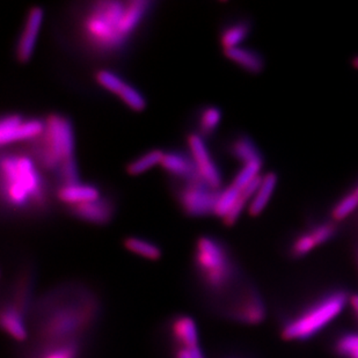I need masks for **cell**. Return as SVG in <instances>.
Returning a JSON list of instances; mask_svg holds the SVG:
<instances>
[{
  "label": "cell",
  "instance_id": "cell-25",
  "mask_svg": "<svg viewBox=\"0 0 358 358\" xmlns=\"http://www.w3.org/2000/svg\"><path fill=\"white\" fill-rule=\"evenodd\" d=\"M199 130L201 132V137H209L213 135V132L216 131L217 127L220 125V120H222V112L220 108H217L215 106H208L199 112Z\"/></svg>",
  "mask_w": 358,
  "mask_h": 358
},
{
  "label": "cell",
  "instance_id": "cell-31",
  "mask_svg": "<svg viewBox=\"0 0 358 358\" xmlns=\"http://www.w3.org/2000/svg\"><path fill=\"white\" fill-rule=\"evenodd\" d=\"M264 166V159L254 160L243 166L237 176L234 178L232 185L238 187L240 189H243L245 187L248 186L253 180L260 176V171Z\"/></svg>",
  "mask_w": 358,
  "mask_h": 358
},
{
  "label": "cell",
  "instance_id": "cell-4",
  "mask_svg": "<svg viewBox=\"0 0 358 358\" xmlns=\"http://www.w3.org/2000/svg\"><path fill=\"white\" fill-rule=\"evenodd\" d=\"M194 271L203 294L216 310L241 289L240 271L232 253L216 238L203 236L197 239Z\"/></svg>",
  "mask_w": 358,
  "mask_h": 358
},
{
  "label": "cell",
  "instance_id": "cell-14",
  "mask_svg": "<svg viewBox=\"0 0 358 358\" xmlns=\"http://www.w3.org/2000/svg\"><path fill=\"white\" fill-rule=\"evenodd\" d=\"M167 334L172 348H192L199 345L196 321L190 315H178L169 319Z\"/></svg>",
  "mask_w": 358,
  "mask_h": 358
},
{
  "label": "cell",
  "instance_id": "cell-36",
  "mask_svg": "<svg viewBox=\"0 0 358 358\" xmlns=\"http://www.w3.org/2000/svg\"><path fill=\"white\" fill-rule=\"evenodd\" d=\"M222 358H241V357H239V356L227 355V356H224V357H222Z\"/></svg>",
  "mask_w": 358,
  "mask_h": 358
},
{
  "label": "cell",
  "instance_id": "cell-22",
  "mask_svg": "<svg viewBox=\"0 0 358 358\" xmlns=\"http://www.w3.org/2000/svg\"><path fill=\"white\" fill-rule=\"evenodd\" d=\"M250 22L246 19L234 21L227 24L220 31V44L224 50L240 47L239 44L246 40L250 33Z\"/></svg>",
  "mask_w": 358,
  "mask_h": 358
},
{
  "label": "cell",
  "instance_id": "cell-32",
  "mask_svg": "<svg viewBox=\"0 0 358 358\" xmlns=\"http://www.w3.org/2000/svg\"><path fill=\"white\" fill-rule=\"evenodd\" d=\"M173 358H193L189 348H172Z\"/></svg>",
  "mask_w": 358,
  "mask_h": 358
},
{
  "label": "cell",
  "instance_id": "cell-8",
  "mask_svg": "<svg viewBox=\"0 0 358 358\" xmlns=\"http://www.w3.org/2000/svg\"><path fill=\"white\" fill-rule=\"evenodd\" d=\"M220 190L210 188L203 181L181 183L178 189V201L183 213L192 217L215 215Z\"/></svg>",
  "mask_w": 358,
  "mask_h": 358
},
{
  "label": "cell",
  "instance_id": "cell-11",
  "mask_svg": "<svg viewBox=\"0 0 358 358\" xmlns=\"http://www.w3.org/2000/svg\"><path fill=\"white\" fill-rule=\"evenodd\" d=\"M95 79L101 87L117 95L132 110L142 112L145 109L146 100L142 93L114 72L109 70H100L96 72Z\"/></svg>",
  "mask_w": 358,
  "mask_h": 358
},
{
  "label": "cell",
  "instance_id": "cell-28",
  "mask_svg": "<svg viewBox=\"0 0 358 358\" xmlns=\"http://www.w3.org/2000/svg\"><path fill=\"white\" fill-rule=\"evenodd\" d=\"M317 247H319L318 243L308 229L294 237L289 246V254L294 259H301L311 253Z\"/></svg>",
  "mask_w": 358,
  "mask_h": 358
},
{
  "label": "cell",
  "instance_id": "cell-2",
  "mask_svg": "<svg viewBox=\"0 0 358 358\" xmlns=\"http://www.w3.org/2000/svg\"><path fill=\"white\" fill-rule=\"evenodd\" d=\"M153 5L148 0H99L88 3L79 17V38L93 54H121L149 17Z\"/></svg>",
  "mask_w": 358,
  "mask_h": 358
},
{
  "label": "cell",
  "instance_id": "cell-20",
  "mask_svg": "<svg viewBox=\"0 0 358 358\" xmlns=\"http://www.w3.org/2000/svg\"><path fill=\"white\" fill-rule=\"evenodd\" d=\"M229 59L239 65L245 71L257 75L264 69V59L260 52L248 48L237 47L224 50Z\"/></svg>",
  "mask_w": 358,
  "mask_h": 358
},
{
  "label": "cell",
  "instance_id": "cell-34",
  "mask_svg": "<svg viewBox=\"0 0 358 358\" xmlns=\"http://www.w3.org/2000/svg\"><path fill=\"white\" fill-rule=\"evenodd\" d=\"M352 65H354V68L358 69V56L352 59Z\"/></svg>",
  "mask_w": 358,
  "mask_h": 358
},
{
  "label": "cell",
  "instance_id": "cell-17",
  "mask_svg": "<svg viewBox=\"0 0 358 358\" xmlns=\"http://www.w3.org/2000/svg\"><path fill=\"white\" fill-rule=\"evenodd\" d=\"M85 340L35 343L27 358H83Z\"/></svg>",
  "mask_w": 358,
  "mask_h": 358
},
{
  "label": "cell",
  "instance_id": "cell-6",
  "mask_svg": "<svg viewBox=\"0 0 358 358\" xmlns=\"http://www.w3.org/2000/svg\"><path fill=\"white\" fill-rule=\"evenodd\" d=\"M40 137L31 144L29 155L41 171L56 174L65 162L75 159V134L70 120L59 114H51Z\"/></svg>",
  "mask_w": 358,
  "mask_h": 358
},
{
  "label": "cell",
  "instance_id": "cell-19",
  "mask_svg": "<svg viewBox=\"0 0 358 358\" xmlns=\"http://www.w3.org/2000/svg\"><path fill=\"white\" fill-rule=\"evenodd\" d=\"M57 197L62 203L71 206L79 204V203L99 199V197H101V194H100V190L93 185L78 182L68 185V186L58 187Z\"/></svg>",
  "mask_w": 358,
  "mask_h": 358
},
{
  "label": "cell",
  "instance_id": "cell-18",
  "mask_svg": "<svg viewBox=\"0 0 358 358\" xmlns=\"http://www.w3.org/2000/svg\"><path fill=\"white\" fill-rule=\"evenodd\" d=\"M27 318L15 308L8 305L1 304L0 311V324L3 333H6L14 341L24 342L28 338V328L26 324Z\"/></svg>",
  "mask_w": 358,
  "mask_h": 358
},
{
  "label": "cell",
  "instance_id": "cell-9",
  "mask_svg": "<svg viewBox=\"0 0 358 358\" xmlns=\"http://www.w3.org/2000/svg\"><path fill=\"white\" fill-rule=\"evenodd\" d=\"M45 128V121L24 119L19 114H7L0 121V143L6 146L20 141H31L40 137Z\"/></svg>",
  "mask_w": 358,
  "mask_h": 358
},
{
  "label": "cell",
  "instance_id": "cell-23",
  "mask_svg": "<svg viewBox=\"0 0 358 358\" xmlns=\"http://www.w3.org/2000/svg\"><path fill=\"white\" fill-rule=\"evenodd\" d=\"M229 151L234 159L243 162V165L254 160L264 159L255 142L246 135H239L236 137L231 142Z\"/></svg>",
  "mask_w": 358,
  "mask_h": 358
},
{
  "label": "cell",
  "instance_id": "cell-30",
  "mask_svg": "<svg viewBox=\"0 0 358 358\" xmlns=\"http://www.w3.org/2000/svg\"><path fill=\"white\" fill-rule=\"evenodd\" d=\"M358 208V197L352 190L349 193L345 194L338 202L335 203L331 210V220H334L336 223L345 220L347 217L350 216L354 211Z\"/></svg>",
  "mask_w": 358,
  "mask_h": 358
},
{
  "label": "cell",
  "instance_id": "cell-5",
  "mask_svg": "<svg viewBox=\"0 0 358 358\" xmlns=\"http://www.w3.org/2000/svg\"><path fill=\"white\" fill-rule=\"evenodd\" d=\"M350 297L345 290H331L317 298L296 315L287 319L280 328L285 341H308L341 315Z\"/></svg>",
  "mask_w": 358,
  "mask_h": 358
},
{
  "label": "cell",
  "instance_id": "cell-21",
  "mask_svg": "<svg viewBox=\"0 0 358 358\" xmlns=\"http://www.w3.org/2000/svg\"><path fill=\"white\" fill-rule=\"evenodd\" d=\"M278 176L276 173H268L264 176L262 182L253 199L248 206V213L250 216L257 217L264 211V208L268 206L269 199L273 196L276 185H278Z\"/></svg>",
  "mask_w": 358,
  "mask_h": 358
},
{
  "label": "cell",
  "instance_id": "cell-16",
  "mask_svg": "<svg viewBox=\"0 0 358 358\" xmlns=\"http://www.w3.org/2000/svg\"><path fill=\"white\" fill-rule=\"evenodd\" d=\"M160 165L164 171L167 172V174L180 180L181 183L203 181L199 176L192 155H186L180 151L164 153V158H162Z\"/></svg>",
  "mask_w": 358,
  "mask_h": 358
},
{
  "label": "cell",
  "instance_id": "cell-1",
  "mask_svg": "<svg viewBox=\"0 0 358 358\" xmlns=\"http://www.w3.org/2000/svg\"><path fill=\"white\" fill-rule=\"evenodd\" d=\"M34 308L36 343L85 340L101 312L94 292L77 284L50 291Z\"/></svg>",
  "mask_w": 358,
  "mask_h": 358
},
{
  "label": "cell",
  "instance_id": "cell-33",
  "mask_svg": "<svg viewBox=\"0 0 358 358\" xmlns=\"http://www.w3.org/2000/svg\"><path fill=\"white\" fill-rule=\"evenodd\" d=\"M349 304L352 306V311H354V313H355L356 317L358 318V294H354V296L350 297Z\"/></svg>",
  "mask_w": 358,
  "mask_h": 358
},
{
  "label": "cell",
  "instance_id": "cell-7",
  "mask_svg": "<svg viewBox=\"0 0 358 358\" xmlns=\"http://www.w3.org/2000/svg\"><path fill=\"white\" fill-rule=\"evenodd\" d=\"M224 317L239 324L255 326L264 322L267 317V308L257 289L243 287L229 301L218 308Z\"/></svg>",
  "mask_w": 358,
  "mask_h": 358
},
{
  "label": "cell",
  "instance_id": "cell-3",
  "mask_svg": "<svg viewBox=\"0 0 358 358\" xmlns=\"http://www.w3.org/2000/svg\"><path fill=\"white\" fill-rule=\"evenodd\" d=\"M0 165L3 206L17 213H38L47 208V180L29 153H3Z\"/></svg>",
  "mask_w": 358,
  "mask_h": 358
},
{
  "label": "cell",
  "instance_id": "cell-35",
  "mask_svg": "<svg viewBox=\"0 0 358 358\" xmlns=\"http://www.w3.org/2000/svg\"><path fill=\"white\" fill-rule=\"evenodd\" d=\"M352 192L358 197V182L356 183V186L352 188Z\"/></svg>",
  "mask_w": 358,
  "mask_h": 358
},
{
  "label": "cell",
  "instance_id": "cell-15",
  "mask_svg": "<svg viewBox=\"0 0 358 358\" xmlns=\"http://www.w3.org/2000/svg\"><path fill=\"white\" fill-rule=\"evenodd\" d=\"M33 290H34V276L31 274V271L28 269L21 271L19 273V276L14 278L13 283L10 284L8 297L3 299V304L15 308L27 318L29 308H31Z\"/></svg>",
  "mask_w": 358,
  "mask_h": 358
},
{
  "label": "cell",
  "instance_id": "cell-10",
  "mask_svg": "<svg viewBox=\"0 0 358 358\" xmlns=\"http://www.w3.org/2000/svg\"><path fill=\"white\" fill-rule=\"evenodd\" d=\"M188 146L203 182L213 189L220 190L223 182L222 174L215 162L211 159L209 150L206 148L203 137L199 134H190L188 136Z\"/></svg>",
  "mask_w": 358,
  "mask_h": 358
},
{
  "label": "cell",
  "instance_id": "cell-13",
  "mask_svg": "<svg viewBox=\"0 0 358 358\" xmlns=\"http://www.w3.org/2000/svg\"><path fill=\"white\" fill-rule=\"evenodd\" d=\"M43 10L38 6L31 7L28 12L24 28L15 45V56L20 63H27L34 52L35 44L43 21Z\"/></svg>",
  "mask_w": 358,
  "mask_h": 358
},
{
  "label": "cell",
  "instance_id": "cell-12",
  "mask_svg": "<svg viewBox=\"0 0 358 358\" xmlns=\"http://www.w3.org/2000/svg\"><path fill=\"white\" fill-rule=\"evenodd\" d=\"M68 210L77 220L94 225L108 224L115 213V206L112 199L105 196L68 206Z\"/></svg>",
  "mask_w": 358,
  "mask_h": 358
},
{
  "label": "cell",
  "instance_id": "cell-27",
  "mask_svg": "<svg viewBox=\"0 0 358 358\" xmlns=\"http://www.w3.org/2000/svg\"><path fill=\"white\" fill-rule=\"evenodd\" d=\"M162 158H164V152L160 150H152L149 152L144 153L142 156L130 162L127 166V172L130 176H139L142 173L152 169L153 166L160 165Z\"/></svg>",
  "mask_w": 358,
  "mask_h": 358
},
{
  "label": "cell",
  "instance_id": "cell-29",
  "mask_svg": "<svg viewBox=\"0 0 358 358\" xmlns=\"http://www.w3.org/2000/svg\"><path fill=\"white\" fill-rule=\"evenodd\" d=\"M241 190L243 189H240L234 185H231L225 189L220 190V197H218L216 208H215V216L220 217L222 220H224L239 201Z\"/></svg>",
  "mask_w": 358,
  "mask_h": 358
},
{
  "label": "cell",
  "instance_id": "cell-26",
  "mask_svg": "<svg viewBox=\"0 0 358 358\" xmlns=\"http://www.w3.org/2000/svg\"><path fill=\"white\" fill-rule=\"evenodd\" d=\"M334 352L341 358H358V331H345L334 341Z\"/></svg>",
  "mask_w": 358,
  "mask_h": 358
},
{
  "label": "cell",
  "instance_id": "cell-24",
  "mask_svg": "<svg viewBox=\"0 0 358 358\" xmlns=\"http://www.w3.org/2000/svg\"><path fill=\"white\" fill-rule=\"evenodd\" d=\"M123 245L129 252L144 257L146 260L158 261L162 257L160 247L143 238H125Z\"/></svg>",
  "mask_w": 358,
  "mask_h": 358
}]
</instances>
